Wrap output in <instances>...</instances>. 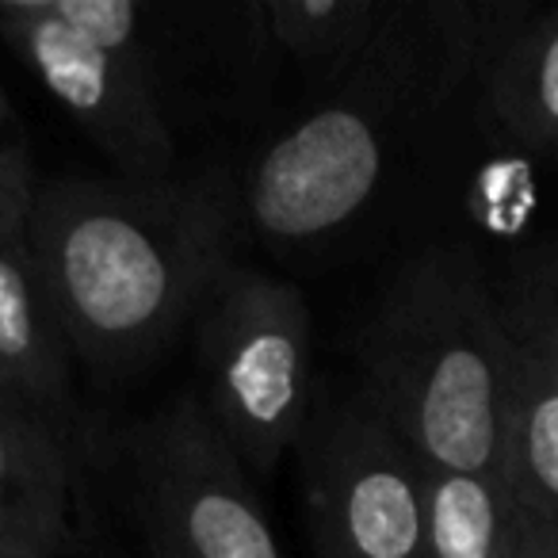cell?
<instances>
[{"instance_id":"cell-17","label":"cell","mask_w":558,"mask_h":558,"mask_svg":"<svg viewBox=\"0 0 558 558\" xmlns=\"http://www.w3.org/2000/svg\"><path fill=\"white\" fill-rule=\"evenodd\" d=\"M543 558H558V539H555V543H550V547H547V550H543Z\"/></svg>"},{"instance_id":"cell-12","label":"cell","mask_w":558,"mask_h":558,"mask_svg":"<svg viewBox=\"0 0 558 558\" xmlns=\"http://www.w3.org/2000/svg\"><path fill=\"white\" fill-rule=\"evenodd\" d=\"M279 62L322 88L341 85L387 27L395 0H260Z\"/></svg>"},{"instance_id":"cell-2","label":"cell","mask_w":558,"mask_h":558,"mask_svg":"<svg viewBox=\"0 0 558 558\" xmlns=\"http://www.w3.org/2000/svg\"><path fill=\"white\" fill-rule=\"evenodd\" d=\"M512 364L486 264L463 241H436L375 303L360 395L433 471H501Z\"/></svg>"},{"instance_id":"cell-6","label":"cell","mask_w":558,"mask_h":558,"mask_svg":"<svg viewBox=\"0 0 558 558\" xmlns=\"http://www.w3.org/2000/svg\"><path fill=\"white\" fill-rule=\"evenodd\" d=\"M131 466L149 558H283L248 466L195 390L134 433Z\"/></svg>"},{"instance_id":"cell-1","label":"cell","mask_w":558,"mask_h":558,"mask_svg":"<svg viewBox=\"0 0 558 558\" xmlns=\"http://www.w3.org/2000/svg\"><path fill=\"white\" fill-rule=\"evenodd\" d=\"M238 226L226 177L39 184L27 245L77 364L134 375L161 356L233 268Z\"/></svg>"},{"instance_id":"cell-14","label":"cell","mask_w":558,"mask_h":558,"mask_svg":"<svg viewBox=\"0 0 558 558\" xmlns=\"http://www.w3.org/2000/svg\"><path fill=\"white\" fill-rule=\"evenodd\" d=\"M494 299L509 341L527 356L558 364V245L520 256Z\"/></svg>"},{"instance_id":"cell-10","label":"cell","mask_w":558,"mask_h":558,"mask_svg":"<svg viewBox=\"0 0 558 558\" xmlns=\"http://www.w3.org/2000/svg\"><path fill=\"white\" fill-rule=\"evenodd\" d=\"M558 535L497 471H433L421 558H543Z\"/></svg>"},{"instance_id":"cell-8","label":"cell","mask_w":558,"mask_h":558,"mask_svg":"<svg viewBox=\"0 0 558 558\" xmlns=\"http://www.w3.org/2000/svg\"><path fill=\"white\" fill-rule=\"evenodd\" d=\"M81 444L0 398V558H65L77 527Z\"/></svg>"},{"instance_id":"cell-5","label":"cell","mask_w":558,"mask_h":558,"mask_svg":"<svg viewBox=\"0 0 558 558\" xmlns=\"http://www.w3.org/2000/svg\"><path fill=\"white\" fill-rule=\"evenodd\" d=\"M405 123L417 119L375 88H322L314 108L245 165L238 180L241 226L283 248L329 241L375 199Z\"/></svg>"},{"instance_id":"cell-11","label":"cell","mask_w":558,"mask_h":558,"mask_svg":"<svg viewBox=\"0 0 558 558\" xmlns=\"http://www.w3.org/2000/svg\"><path fill=\"white\" fill-rule=\"evenodd\" d=\"M482 111L509 138L558 154V4L527 12L478 81Z\"/></svg>"},{"instance_id":"cell-16","label":"cell","mask_w":558,"mask_h":558,"mask_svg":"<svg viewBox=\"0 0 558 558\" xmlns=\"http://www.w3.org/2000/svg\"><path fill=\"white\" fill-rule=\"evenodd\" d=\"M16 131H20V116L9 100V88L0 81V146H16Z\"/></svg>"},{"instance_id":"cell-3","label":"cell","mask_w":558,"mask_h":558,"mask_svg":"<svg viewBox=\"0 0 558 558\" xmlns=\"http://www.w3.org/2000/svg\"><path fill=\"white\" fill-rule=\"evenodd\" d=\"M138 0H0V39L123 180L177 177V131L134 39Z\"/></svg>"},{"instance_id":"cell-13","label":"cell","mask_w":558,"mask_h":558,"mask_svg":"<svg viewBox=\"0 0 558 558\" xmlns=\"http://www.w3.org/2000/svg\"><path fill=\"white\" fill-rule=\"evenodd\" d=\"M497 474L558 535V364L520 349L505 405Z\"/></svg>"},{"instance_id":"cell-7","label":"cell","mask_w":558,"mask_h":558,"mask_svg":"<svg viewBox=\"0 0 558 558\" xmlns=\"http://www.w3.org/2000/svg\"><path fill=\"white\" fill-rule=\"evenodd\" d=\"M306 440V512L318 558H421L433 466L364 395L326 405Z\"/></svg>"},{"instance_id":"cell-4","label":"cell","mask_w":558,"mask_h":558,"mask_svg":"<svg viewBox=\"0 0 558 558\" xmlns=\"http://www.w3.org/2000/svg\"><path fill=\"white\" fill-rule=\"evenodd\" d=\"M195 326L203 410L248 471H271L314 413V322L303 291L233 264Z\"/></svg>"},{"instance_id":"cell-15","label":"cell","mask_w":558,"mask_h":558,"mask_svg":"<svg viewBox=\"0 0 558 558\" xmlns=\"http://www.w3.org/2000/svg\"><path fill=\"white\" fill-rule=\"evenodd\" d=\"M35 199H39V177L24 142L0 146V241L27 233Z\"/></svg>"},{"instance_id":"cell-9","label":"cell","mask_w":558,"mask_h":558,"mask_svg":"<svg viewBox=\"0 0 558 558\" xmlns=\"http://www.w3.org/2000/svg\"><path fill=\"white\" fill-rule=\"evenodd\" d=\"M0 398L35 410L85 448L77 356L43 288L27 233L0 241Z\"/></svg>"}]
</instances>
